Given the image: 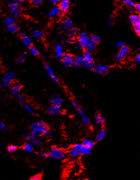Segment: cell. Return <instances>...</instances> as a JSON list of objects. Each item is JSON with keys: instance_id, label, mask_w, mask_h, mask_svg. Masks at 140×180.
Here are the masks:
<instances>
[{"instance_id": "cell-58", "label": "cell", "mask_w": 140, "mask_h": 180, "mask_svg": "<svg viewBox=\"0 0 140 180\" xmlns=\"http://www.w3.org/2000/svg\"><path fill=\"white\" fill-rule=\"evenodd\" d=\"M20 36H21L22 38H23L25 37L26 36H27V35H26V34L25 33H24V32H21V33H20Z\"/></svg>"}, {"instance_id": "cell-60", "label": "cell", "mask_w": 140, "mask_h": 180, "mask_svg": "<svg viewBox=\"0 0 140 180\" xmlns=\"http://www.w3.org/2000/svg\"><path fill=\"white\" fill-rule=\"evenodd\" d=\"M66 39H66V38H65V37H64V38H63L62 39V41H65Z\"/></svg>"}, {"instance_id": "cell-41", "label": "cell", "mask_w": 140, "mask_h": 180, "mask_svg": "<svg viewBox=\"0 0 140 180\" xmlns=\"http://www.w3.org/2000/svg\"><path fill=\"white\" fill-rule=\"evenodd\" d=\"M134 30L138 36L140 35V23H137L134 25Z\"/></svg>"}, {"instance_id": "cell-19", "label": "cell", "mask_w": 140, "mask_h": 180, "mask_svg": "<svg viewBox=\"0 0 140 180\" xmlns=\"http://www.w3.org/2000/svg\"><path fill=\"white\" fill-rule=\"evenodd\" d=\"M83 58L82 55H79L74 59V64L76 67L80 68V66H81L83 64Z\"/></svg>"}, {"instance_id": "cell-7", "label": "cell", "mask_w": 140, "mask_h": 180, "mask_svg": "<svg viewBox=\"0 0 140 180\" xmlns=\"http://www.w3.org/2000/svg\"><path fill=\"white\" fill-rule=\"evenodd\" d=\"M89 39V36L87 35L86 33L82 32L80 34L78 39V46L80 49H83L85 47L86 42Z\"/></svg>"}, {"instance_id": "cell-45", "label": "cell", "mask_w": 140, "mask_h": 180, "mask_svg": "<svg viewBox=\"0 0 140 180\" xmlns=\"http://www.w3.org/2000/svg\"><path fill=\"white\" fill-rule=\"evenodd\" d=\"M71 104H72V105L73 107H74V108H75L76 109L78 110L79 109H80V106H79V105L78 104V103H77L76 101H75V100H72Z\"/></svg>"}, {"instance_id": "cell-11", "label": "cell", "mask_w": 140, "mask_h": 180, "mask_svg": "<svg viewBox=\"0 0 140 180\" xmlns=\"http://www.w3.org/2000/svg\"><path fill=\"white\" fill-rule=\"evenodd\" d=\"M62 11L58 6H55L51 9L48 13V16L51 18L58 17L62 14Z\"/></svg>"}, {"instance_id": "cell-57", "label": "cell", "mask_w": 140, "mask_h": 180, "mask_svg": "<svg viewBox=\"0 0 140 180\" xmlns=\"http://www.w3.org/2000/svg\"><path fill=\"white\" fill-rule=\"evenodd\" d=\"M68 42L69 43H74L75 42V39L74 38H70L69 40H68Z\"/></svg>"}, {"instance_id": "cell-17", "label": "cell", "mask_w": 140, "mask_h": 180, "mask_svg": "<svg viewBox=\"0 0 140 180\" xmlns=\"http://www.w3.org/2000/svg\"><path fill=\"white\" fill-rule=\"evenodd\" d=\"M107 133V130L106 128H103L101 129L98 132L97 136H96V141H100L102 140H103L106 137Z\"/></svg>"}, {"instance_id": "cell-13", "label": "cell", "mask_w": 140, "mask_h": 180, "mask_svg": "<svg viewBox=\"0 0 140 180\" xmlns=\"http://www.w3.org/2000/svg\"><path fill=\"white\" fill-rule=\"evenodd\" d=\"M48 113L51 115H54V114L62 115L63 114V111L61 109L60 107L54 106V105L51 106L49 108L48 110Z\"/></svg>"}, {"instance_id": "cell-10", "label": "cell", "mask_w": 140, "mask_h": 180, "mask_svg": "<svg viewBox=\"0 0 140 180\" xmlns=\"http://www.w3.org/2000/svg\"><path fill=\"white\" fill-rule=\"evenodd\" d=\"M109 70V66L108 65H97L94 68V72L98 74H105Z\"/></svg>"}, {"instance_id": "cell-50", "label": "cell", "mask_w": 140, "mask_h": 180, "mask_svg": "<svg viewBox=\"0 0 140 180\" xmlns=\"http://www.w3.org/2000/svg\"><path fill=\"white\" fill-rule=\"evenodd\" d=\"M18 99V100L20 102H24V101L25 100V99L24 96H22V95L19 96Z\"/></svg>"}, {"instance_id": "cell-24", "label": "cell", "mask_w": 140, "mask_h": 180, "mask_svg": "<svg viewBox=\"0 0 140 180\" xmlns=\"http://www.w3.org/2000/svg\"><path fill=\"white\" fill-rule=\"evenodd\" d=\"M22 43L23 44L24 46L30 47L32 45L33 41H32V39L30 37H28V36H26L25 37L22 38Z\"/></svg>"}, {"instance_id": "cell-36", "label": "cell", "mask_w": 140, "mask_h": 180, "mask_svg": "<svg viewBox=\"0 0 140 180\" xmlns=\"http://www.w3.org/2000/svg\"><path fill=\"white\" fill-rule=\"evenodd\" d=\"M83 65L85 66V68H86L89 69H94V63H91V62H87V61H83Z\"/></svg>"}, {"instance_id": "cell-18", "label": "cell", "mask_w": 140, "mask_h": 180, "mask_svg": "<svg viewBox=\"0 0 140 180\" xmlns=\"http://www.w3.org/2000/svg\"><path fill=\"white\" fill-rule=\"evenodd\" d=\"M83 61H87V62H91L93 63V56L91 53V52L89 50H86L83 52Z\"/></svg>"}, {"instance_id": "cell-61", "label": "cell", "mask_w": 140, "mask_h": 180, "mask_svg": "<svg viewBox=\"0 0 140 180\" xmlns=\"http://www.w3.org/2000/svg\"><path fill=\"white\" fill-rule=\"evenodd\" d=\"M2 87V83L1 82V81H0V88H1Z\"/></svg>"}, {"instance_id": "cell-25", "label": "cell", "mask_w": 140, "mask_h": 180, "mask_svg": "<svg viewBox=\"0 0 140 180\" xmlns=\"http://www.w3.org/2000/svg\"><path fill=\"white\" fill-rule=\"evenodd\" d=\"M3 23L6 27H9L15 24V19L13 17H8L4 20Z\"/></svg>"}, {"instance_id": "cell-42", "label": "cell", "mask_w": 140, "mask_h": 180, "mask_svg": "<svg viewBox=\"0 0 140 180\" xmlns=\"http://www.w3.org/2000/svg\"><path fill=\"white\" fill-rule=\"evenodd\" d=\"M115 46H117L118 48H120V49H121V48H122L124 46H126V43L123 41H118L116 43Z\"/></svg>"}, {"instance_id": "cell-12", "label": "cell", "mask_w": 140, "mask_h": 180, "mask_svg": "<svg viewBox=\"0 0 140 180\" xmlns=\"http://www.w3.org/2000/svg\"><path fill=\"white\" fill-rule=\"evenodd\" d=\"M44 67H45V69H46V71L47 72V73L51 76L52 79L53 81L54 82H58V81H58V79L54 75L53 70H52V68L50 66H49L48 65L47 63L44 64Z\"/></svg>"}, {"instance_id": "cell-55", "label": "cell", "mask_w": 140, "mask_h": 180, "mask_svg": "<svg viewBox=\"0 0 140 180\" xmlns=\"http://www.w3.org/2000/svg\"><path fill=\"white\" fill-rule=\"evenodd\" d=\"M51 2L54 4V5H57V4H58L59 3V0H52V1H51Z\"/></svg>"}, {"instance_id": "cell-22", "label": "cell", "mask_w": 140, "mask_h": 180, "mask_svg": "<svg viewBox=\"0 0 140 180\" xmlns=\"http://www.w3.org/2000/svg\"><path fill=\"white\" fill-rule=\"evenodd\" d=\"M82 144L84 146L89 147L90 149H92V148L95 146V141L91 140H90L89 138H86L83 141Z\"/></svg>"}, {"instance_id": "cell-29", "label": "cell", "mask_w": 140, "mask_h": 180, "mask_svg": "<svg viewBox=\"0 0 140 180\" xmlns=\"http://www.w3.org/2000/svg\"><path fill=\"white\" fill-rule=\"evenodd\" d=\"M5 78H6L7 79L9 80L10 81L12 82L13 81V80L15 79V74L14 73L13 71H9L7 72V73L6 74L5 76L4 77Z\"/></svg>"}, {"instance_id": "cell-52", "label": "cell", "mask_w": 140, "mask_h": 180, "mask_svg": "<svg viewBox=\"0 0 140 180\" xmlns=\"http://www.w3.org/2000/svg\"><path fill=\"white\" fill-rule=\"evenodd\" d=\"M0 129L2 130H5L6 129V126L1 121H0Z\"/></svg>"}, {"instance_id": "cell-54", "label": "cell", "mask_w": 140, "mask_h": 180, "mask_svg": "<svg viewBox=\"0 0 140 180\" xmlns=\"http://www.w3.org/2000/svg\"><path fill=\"white\" fill-rule=\"evenodd\" d=\"M135 7H136V10L138 11V13H139V11H140V4L139 3H138L137 4H135Z\"/></svg>"}, {"instance_id": "cell-4", "label": "cell", "mask_w": 140, "mask_h": 180, "mask_svg": "<svg viewBox=\"0 0 140 180\" xmlns=\"http://www.w3.org/2000/svg\"><path fill=\"white\" fill-rule=\"evenodd\" d=\"M10 10L14 17H18L21 13V6L18 1H10L9 2Z\"/></svg>"}, {"instance_id": "cell-27", "label": "cell", "mask_w": 140, "mask_h": 180, "mask_svg": "<svg viewBox=\"0 0 140 180\" xmlns=\"http://www.w3.org/2000/svg\"><path fill=\"white\" fill-rule=\"evenodd\" d=\"M19 29V27L16 24H14L13 25H11L9 27H7L6 30L8 32L10 33H15L16 32H17Z\"/></svg>"}, {"instance_id": "cell-37", "label": "cell", "mask_w": 140, "mask_h": 180, "mask_svg": "<svg viewBox=\"0 0 140 180\" xmlns=\"http://www.w3.org/2000/svg\"><path fill=\"white\" fill-rule=\"evenodd\" d=\"M90 39L92 41L94 42L96 44H97V43H99L100 41V38L99 36L95 35V34L91 35L90 36Z\"/></svg>"}, {"instance_id": "cell-31", "label": "cell", "mask_w": 140, "mask_h": 180, "mask_svg": "<svg viewBox=\"0 0 140 180\" xmlns=\"http://www.w3.org/2000/svg\"><path fill=\"white\" fill-rule=\"evenodd\" d=\"M29 53L33 56H37L39 54V51L37 47L31 46L29 48Z\"/></svg>"}, {"instance_id": "cell-53", "label": "cell", "mask_w": 140, "mask_h": 180, "mask_svg": "<svg viewBox=\"0 0 140 180\" xmlns=\"http://www.w3.org/2000/svg\"><path fill=\"white\" fill-rule=\"evenodd\" d=\"M77 113H78L79 114H80V115H81V116H82V115H84V112H83V111L81 109H80H80H79L77 110Z\"/></svg>"}, {"instance_id": "cell-3", "label": "cell", "mask_w": 140, "mask_h": 180, "mask_svg": "<svg viewBox=\"0 0 140 180\" xmlns=\"http://www.w3.org/2000/svg\"><path fill=\"white\" fill-rule=\"evenodd\" d=\"M23 136L28 141V142L31 143L32 145L37 146L42 145V140L40 137L35 136L31 135L30 133L26 132H23Z\"/></svg>"}, {"instance_id": "cell-5", "label": "cell", "mask_w": 140, "mask_h": 180, "mask_svg": "<svg viewBox=\"0 0 140 180\" xmlns=\"http://www.w3.org/2000/svg\"><path fill=\"white\" fill-rule=\"evenodd\" d=\"M74 24L72 21L69 18H66L63 20L61 24V29L63 32H67L74 28Z\"/></svg>"}, {"instance_id": "cell-44", "label": "cell", "mask_w": 140, "mask_h": 180, "mask_svg": "<svg viewBox=\"0 0 140 180\" xmlns=\"http://www.w3.org/2000/svg\"><path fill=\"white\" fill-rule=\"evenodd\" d=\"M124 3H125L126 5L130 7H135V3H134V2L130 1V0H126V1H124Z\"/></svg>"}, {"instance_id": "cell-30", "label": "cell", "mask_w": 140, "mask_h": 180, "mask_svg": "<svg viewBox=\"0 0 140 180\" xmlns=\"http://www.w3.org/2000/svg\"><path fill=\"white\" fill-rule=\"evenodd\" d=\"M33 37L37 39H40L43 37V33L42 31L39 30H34L33 33Z\"/></svg>"}, {"instance_id": "cell-48", "label": "cell", "mask_w": 140, "mask_h": 180, "mask_svg": "<svg viewBox=\"0 0 140 180\" xmlns=\"http://www.w3.org/2000/svg\"><path fill=\"white\" fill-rule=\"evenodd\" d=\"M115 22V20L114 18L113 17H111L109 18V20H108V24H109V26H111L114 24Z\"/></svg>"}, {"instance_id": "cell-28", "label": "cell", "mask_w": 140, "mask_h": 180, "mask_svg": "<svg viewBox=\"0 0 140 180\" xmlns=\"http://www.w3.org/2000/svg\"><path fill=\"white\" fill-rule=\"evenodd\" d=\"M91 153V149H90L89 147H87L85 146H83L82 149L79 152L80 155H89Z\"/></svg>"}, {"instance_id": "cell-2", "label": "cell", "mask_w": 140, "mask_h": 180, "mask_svg": "<svg viewBox=\"0 0 140 180\" xmlns=\"http://www.w3.org/2000/svg\"><path fill=\"white\" fill-rule=\"evenodd\" d=\"M66 156V154L65 151L56 146L51 147L49 153H48V157L53 159H63Z\"/></svg>"}, {"instance_id": "cell-59", "label": "cell", "mask_w": 140, "mask_h": 180, "mask_svg": "<svg viewBox=\"0 0 140 180\" xmlns=\"http://www.w3.org/2000/svg\"><path fill=\"white\" fill-rule=\"evenodd\" d=\"M20 4L21 3H24L25 2V1H18Z\"/></svg>"}, {"instance_id": "cell-33", "label": "cell", "mask_w": 140, "mask_h": 180, "mask_svg": "<svg viewBox=\"0 0 140 180\" xmlns=\"http://www.w3.org/2000/svg\"><path fill=\"white\" fill-rule=\"evenodd\" d=\"M24 107L25 108V109L28 112V113H29L31 114H35V111L33 110L32 107L29 105V104H25L24 105Z\"/></svg>"}, {"instance_id": "cell-63", "label": "cell", "mask_w": 140, "mask_h": 180, "mask_svg": "<svg viewBox=\"0 0 140 180\" xmlns=\"http://www.w3.org/2000/svg\"><path fill=\"white\" fill-rule=\"evenodd\" d=\"M86 180H89V179H86Z\"/></svg>"}, {"instance_id": "cell-34", "label": "cell", "mask_w": 140, "mask_h": 180, "mask_svg": "<svg viewBox=\"0 0 140 180\" xmlns=\"http://www.w3.org/2000/svg\"><path fill=\"white\" fill-rule=\"evenodd\" d=\"M78 33V29L77 28H72L70 30V32L69 34V35L70 37V38H74V37H75L76 34Z\"/></svg>"}, {"instance_id": "cell-21", "label": "cell", "mask_w": 140, "mask_h": 180, "mask_svg": "<svg viewBox=\"0 0 140 180\" xmlns=\"http://www.w3.org/2000/svg\"><path fill=\"white\" fill-rule=\"evenodd\" d=\"M95 122L98 123V125H104L105 123V119L104 116L100 113H97L95 116Z\"/></svg>"}, {"instance_id": "cell-32", "label": "cell", "mask_w": 140, "mask_h": 180, "mask_svg": "<svg viewBox=\"0 0 140 180\" xmlns=\"http://www.w3.org/2000/svg\"><path fill=\"white\" fill-rule=\"evenodd\" d=\"M69 155H70V157L71 158H73V159L77 158L79 157V156L80 155V153H79V152L76 151V150H72V149H71V150L70 151Z\"/></svg>"}, {"instance_id": "cell-16", "label": "cell", "mask_w": 140, "mask_h": 180, "mask_svg": "<svg viewBox=\"0 0 140 180\" xmlns=\"http://www.w3.org/2000/svg\"><path fill=\"white\" fill-rule=\"evenodd\" d=\"M21 90V85L20 83H15L14 85H13V86H12L11 91L12 94L15 96H17L19 94Z\"/></svg>"}, {"instance_id": "cell-8", "label": "cell", "mask_w": 140, "mask_h": 180, "mask_svg": "<svg viewBox=\"0 0 140 180\" xmlns=\"http://www.w3.org/2000/svg\"><path fill=\"white\" fill-rule=\"evenodd\" d=\"M62 59L63 64L66 67H70L74 64V58L72 55L70 54L64 55Z\"/></svg>"}, {"instance_id": "cell-20", "label": "cell", "mask_w": 140, "mask_h": 180, "mask_svg": "<svg viewBox=\"0 0 140 180\" xmlns=\"http://www.w3.org/2000/svg\"><path fill=\"white\" fill-rule=\"evenodd\" d=\"M85 47H86L87 50H89V51H94L97 47V44L92 41L89 38V39L88 40V41L86 43Z\"/></svg>"}, {"instance_id": "cell-43", "label": "cell", "mask_w": 140, "mask_h": 180, "mask_svg": "<svg viewBox=\"0 0 140 180\" xmlns=\"http://www.w3.org/2000/svg\"><path fill=\"white\" fill-rule=\"evenodd\" d=\"M42 179V176L41 174H36L35 176H33V177L30 178L28 180H41Z\"/></svg>"}, {"instance_id": "cell-6", "label": "cell", "mask_w": 140, "mask_h": 180, "mask_svg": "<svg viewBox=\"0 0 140 180\" xmlns=\"http://www.w3.org/2000/svg\"><path fill=\"white\" fill-rule=\"evenodd\" d=\"M130 51V49L129 47H128L127 46H124L123 47L121 48V49H120L119 52L115 56L116 60L118 61L122 60L125 58L126 55L129 53Z\"/></svg>"}, {"instance_id": "cell-26", "label": "cell", "mask_w": 140, "mask_h": 180, "mask_svg": "<svg viewBox=\"0 0 140 180\" xmlns=\"http://www.w3.org/2000/svg\"><path fill=\"white\" fill-rule=\"evenodd\" d=\"M131 22L133 24H136L137 23H139L140 22V17L139 14H136V15H131L130 18Z\"/></svg>"}, {"instance_id": "cell-56", "label": "cell", "mask_w": 140, "mask_h": 180, "mask_svg": "<svg viewBox=\"0 0 140 180\" xmlns=\"http://www.w3.org/2000/svg\"><path fill=\"white\" fill-rule=\"evenodd\" d=\"M136 61L137 63L140 62V55L139 54H138L136 56Z\"/></svg>"}, {"instance_id": "cell-39", "label": "cell", "mask_w": 140, "mask_h": 180, "mask_svg": "<svg viewBox=\"0 0 140 180\" xmlns=\"http://www.w3.org/2000/svg\"><path fill=\"white\" fill-rule=\"evenodd\" d=\"M82 121L86 125H89L90 123V121L89 118L87 117H86V116H85V115L82 116Z\"/></svg>"}, {"instance_id": "cell-15", "label": "cell", "mask_w": 140, "mask_h": 180, "mask_svg": "<svg viewBox=\"0 0 140 180\" xmlns=\"http://www.w3.org/2000/svg\"><path fill=\"white\" fill-rule=\"evenodd\" d=\"M70 4V1H68V0H63V1L59 2L58 7L62 10V11L66 13L69 8Z\"/></svg>"}, {"instance_id": "cell-51", "label": "cell", "mask_w": 140, "mask_h": 180, "mask_svg": "<svg viewBox=\"0 0 140 180\" xmlns=\"http://www.w3.org/2000/svg\"><path fill=\"white\" fill-rule=\"evenodd\" d=\"M46 136H50L52 135V131L49 130V129H48L45 132L44 134Z\"/></svg>"}, {"instance_id": "cell-9", "label": "cell", "mask_w": 140, "mask_h": 180, "mask_svg": "<svg viewBox=\"0 0 140 180\" xmlns=\"http://www.w3.org/2000/svg\"><path fill=\"white\" fill-rule=\"evenodd\" d=\"M51 103L52 105L60 107L63 104V100L61 96L58 95H54L52 97L50 100Z\"/></svg>"}, {"instance_id": "cell-49", "label": "cell", "mask_w": 140, "mask_h": 180, "mask_svg": "<svg viewBox=\"0 0 140 180\" xmlns=\"http://www.w3.org/2000/svg\"><path fill=\"white\" fill-rule=\"evenodd\" d=\"M32 3L34 4V5H39V4H41L42 3V0H33V1H32Z\"/></svg>"}, {"instance_id": "cell-1", "label": "cell", "mask_w": 140, "mask_h": 180, "mask_svg": "<svg viewBox=\"0 0 140 180\" xmlns=\"http://www.w3.org/2000/svg\"><path fill=\"white\" fill-rule=\"evenodd\" d=\"M48 129L46 124L43 121L34 122L30 126V133L35 136L40 137L44 135L46 131Z\"/></svg>"}, {"instance_id": "cell-46", "label": "cell", "mask_w": 140, "mask_h": 180, "mask_svg": "<svg viewBox=\"0 0 140 180\" xmlns=\"http://www.w3.org/2000/svg\"><path fill=\"white\" fill-rule=\"evenodd\" d=\"M61 149L65 151H66V150H68L70 149V146L68 145L67 144H63V145H61Z\"/></svg>"}, {"instance_id": "cell-47", "label": "cell", "mask_w": 140, "mask_h": 180, "mask_svg": "<svg viewBox=\"0 0 140 180\" xmlns=\"http://www.w3.org/2000/svg\"><path fill=\"white\" fill-rule=\"evenodd\" d=\"M39 155L43 158H46L48 157V153L45 151H41L39 153Z\"/></svg>"}, {"instance_id": "cell-23", "label": "cell", "mask_w": 140, "mask_h": 180, "mask_svg": "<svg viewBox=\"0 0 140 180\" xmlns=\"http://www.w3.org/2000/svg\"><path fill=\"white\" fill-rule=\"evenodd\" d=\"M23 147V150L28 153H31V152H33L34 150V145H32L31 143L29 142L25 143Z\"/></svg>"}, {"instance_id": "cell-38", "label": "cell", "mask_w": 140, "mask_h": 180, "mask_svg": "<svg viewBox=\"0 0 140 180\" xmlns=\"http://www.w3.org/2000/svg\"><path fill=\"white\" fill-rule=\"evenodd\" d=\"M17 149H18V146L16 145H10L7 147V151L10 153H14V152H15V151H16Z\"/></svg>"}, {"instance_id": "cell-40", "label": "cell", "mask_w": 140, "mask_h": 180, "mask_svg": "<svg viewBox=\"0 0 140 180\" xmlns=\"http://www.w3.org/2000/svg\"><path fill=\"white\" fill-rule=\"evenodd\" d=\"M25 58H26V55H25V54H21V55L19 57V58L17 59V62H18V63H20V64L23 63L24 61Z\"/></svg>"}, {"instance_id": "cell-62", "label": "cell", "mask_w": 140, "mask_h": 180, "mask_svg": "<svg viewBox=\"0 0 140 180\" xmlns=\"http://www.w3.org/2000/svg\"><path fill=\"white\" fill-rule=\"evenodd\" d=\"M1 96H0V102H1Z\"/></svg>"}, {"instance_id": "cell-35", "label": "cell", "mask_w": 140, "mask_h": 180, "mask_svg": "<svg viewBox=\"0 0 140 180\" xmlns=\"http://www.w3.org/2000/svg\"><path fill=\"white\" fill-rule=\"evenodd\" d=\"M83 145L82 143H76L72 146V149L77 151L78 152L80 151V150L82 149Z\"/></svg>"}, {"instance_id": "cell-14", "label": "cell", "mask_w": 140, "mask_h": 180, "mask_svg": "<svg viewBox=\"0 0 140 180\" xmlns=\"http://www.w3.org/2000/svg\"><path fill=\"white\" fill-rule=\"evenodd\" d=\"M55 56L56 58L58 60H61L62 59L63 56V48L62 47V46L60 45V44H57V45H56L55 47Z\"/></svg>"}]
</instances>
